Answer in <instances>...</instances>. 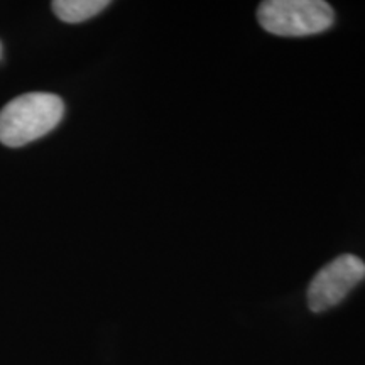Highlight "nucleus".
Instances as JSON below:
<instances>
[{
    "mask_svg": "<svg viewBox=\"0 0 365 365\" xmlns=\"http://www.w3.org/2000/svg\"><path fill=\"white\" fill-rule=\"evenodd\" d=\"M65 113V103L54 93L34 91L14 98L0 110V143L21 148L51 132Z\"/></svg>",
    "mask_w": 365,
    "mask_h": 365,
    "instance_id": "f257e3e1",
    "label": "nucleus"
},
{
    "mask_svg": "<svg viewBox=\"0 0 365 365\" xmlns=\"http://www.w3.org/2000/svg\"><path fill=\"white\" fill-rule=\"evenodd\" d=\"M257 19L274 36L301 38L330 29L335 12L323 0H267L259 6Z\"/></svg>",
    "mask_w": 365,
    "mask_h": 365,
    "instance_id": "f03ea898",
    "label": "nucleus"
},
{
    "mask_svg": "<svg viewBox=\"0 0 365 365\" xmlns=\"http://www.w3.org/2000/svg\"><path fill=\"white\" fill-rule=\"evenodd\" d=\"M365 279V262L354 254H344L328 262L308 286V307L313 313L327 312L341 303Z\"/></svg>",
    "mask_w": 365,
    "mask_h": 365,
    "instance_id": "7ed1b4c3",
    "label": "nucleus"
},
{
    "mask_svg": "<svg viewBox=\"0 0 365 365\" xmlns=\"http://www.w3.org/2000/svg\"><path fill=\"white\" fill-rule=\"evenodd\" d=\"M108 6L110 2L107 0H56L53 2V11L63 22L78 24L95 17Z\"/></svg>",
    "mask_w": 365,
    "mask_h": 365,
    "instance_id": "20e7f679",
    "label": "nucleus"
}]
</instances>
